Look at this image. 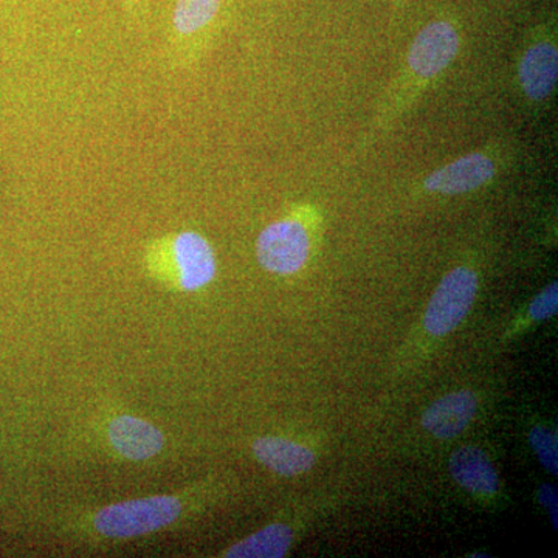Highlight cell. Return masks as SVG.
I'll use <instances>...</instances> for the list:
<instances>
[{
	"mask_svg": "<svg viewBox=\"0 0 558 558\" xmlns=\"http://www.w3.org/2000/svg\"><path fill=\"white\" fill-rule=\"evenodd\" d=\"M450 473L459 486L472 494L484 497L497 494V470L478 447L465 446L454 451L450 458Z\"/></svg>",
	"mask_w": 558,
	"mask_h": 558,
	"instance_id": "obj_12",
	"label": "cell"
},
{
	"mask_svg": "<svg viewBox=\"0 0 558 558\" xmlns=\"http://www.w3.org/2000/svg\"><path fill=\"white\" fill-rule=\"evenodd\" d=\"M461 31L453 21L428 22L414 36L391 83L380 97L366 132V140H376L395 128L416 106L440 76L446 75L461 50Z\"/></svg>",
	"mask_w": 558,
	"mask_h": 558,
	"instance_id": "obj_1",
	"label": "cell"
},
{
	"mask_svg": "<svg viewBox=\"0 0 558 558\" xmlns=\"http://www.w3.org/2000/svg\"><path fill=\"white\" fill-rule=\"evenodd\" d=\"M508 163V148L502 143H488L422 175L416 189L418 194L428 197L478 193L498 180Z\"/></svg>",
	"mask_w": 558,
	"mask_h": 558,
	"instance_id": "obj_6",
	"label": "cell"
},
{
	"mask_svg": "<svg viewBox=\"0 0 558 558\" xmlns=\"http://www.w3.org/2000/svg\"><path fill=\"white\" fill-rule=\"evenodd\" d=\"M478 402L470 391L450 392L436 400L424 416L422 427L438 439H453L469 427L475 417Z\"/></svg>",
	"mask_w": 558,
	"mask_h": 558,
	"instance_id": "obj_10",
	"label": "cell"
},
{
	"mask_svg": "<svg viewBox=\"0 0 558 558\" xmlns=\"http://www.w3.org/2000/svg\"><path fill=\"white\" fill-rule=\"evenodd\" d=\"M515 81L529 112L539 116L549 109L558 84L556 22H542L529 31L517 60Z\"/></svg>",
	"mask_w": 558,
	"mask_h": 558,
	"instance_id": "obj_4",
	"label": "cell"
},
{
	"mask_svg": "<svg viewBox=\"0 0 558 558\" xmlns=\"http://www.w3.org/2000/svg\"><path fill=\"white\" fill-rule=\"evenodd\" d=\"M252 450L260 464L286 478L303 475L315 464L314 451L278 436H264L256 439Z\"/></svg>",
	"mask_w": 558,
	"mask_h": 558,
	"instance_id": "obj_11",
	"label": "cell"
},
{
	"mask_svg": "<svg viewBox=\"0 0 558 558\" xmlns=\"http://www.w3.org/2000/svg\"><path fill=\"white\" fill-rule=\"evenodd\" d=\"M558 310V282H550L549 286H546L542 292L535 295V299L531 301L529 304V315H531L532 319H537V322H542V319L553 318L554 315L557 314Z\"/></svg>",
	"mask_w": 558,
	"mask_h": 558,
	"instance_id": "obj_15",
	"label": "cell"
},
{
	"mask_svg": "<svg viewBox=\"0 0 558 558\" xmlns=\"http://www.w3.org/2000/svg\"><path fill=\"white\" fill-rule=\"evenodd\" d=\"M529 442H531L532 449L537 454L543 468L553 473L554 476H557L558 449L556 433L538 425V427L532 428L531 435H529Z\"/></svg>",
	"mask_w": 558,
	"mask_h": 558,
	"instance_id": "obj_14",
	"label": "cell"
},
{
	"mask_svg": "<svg viewBox=\"0 0 558 558\" xmlns=\"http://www.w3.org/2000/svg\"><path fill=\"white\" fill-rule=\"evenodd\" d=\"M319 213L312 205H300L281 219L269 223L256 241V258L269 274H299L310 263L312 229L317 226Z\"/></svg>",
	"mask_w": 558,
	"mask_h": 558,
	"instance_id": "obj_5",
	"label": "cell"
},
{
	"mask_svg": "<svg viewBox=\"0 0 558 558\" xmlns=\"http://www.w3.org/2000/svg\"><path fill=\"white\" fill-rule=\"evenodd\" d=\"M231 0H178L172 11L170 53L179 68L197 64L229 16Z\"/></svg>",
	"mask_w": 558,
	"mask_h": 558,
	"instance_id": "obj_7",
	"label": "cell"
},
{
	"mask_svg": "<svg viewBox=\"0 0 558 558\" xmlns=\"http://www.w3.org/2000/svg\"><path fill=\"white\" fill-rule=\"evenodd\" d=\"M106 435L116 453L134 462L148 461L165 447V436L160 428L131 414H119L110 418Z\"/></svg>",
	"mask_w": 558,
	"mask_h": 558,
	"instance_id": "obj_9",
	"label": "cell"
},
{
	"mask_svg": "<svg viewBox=\"0 0 558 558\" xmlns=\"http://www.w3.org/2000/svg\"><path fill=\"white\" fill-rule=\"evenodd\" d=\"M538 499L546 509H548L550 520H553L554 527L557 529V515H558V497L557 488L549 486V484H543L538 488Z\"/></svg>",
	"mask_w": 558,
	"mask_h": 558,
	"instance_id": "obj_16",
	"label": "cell"
},
{
	"mask_svg": "<svg viewBox=\"0 0 558 558\" xmlns=\"http://www.w3.org/2000/svg\"><path fill=\"white\" fill-rule=\"evenodd\" d=\"M126 2H132V0H126Z\"/></svg>",
	"mask_w": 558,
	"mask_h": 558,
	"instance_id": "obj_17",
	"label": "cell"
},
{
	"mask_svg": "<svg viewBox=\"0 0 558 558\" xmlns=\"http://www.w3.org/2000/svg\"><path fill=\"white\" fill-rule=\"evenodd\" d=\"M293 543V531L284 523L269 524L223 553L227 558H281Z\"/></svg>",
	"mask_w": 558,
	"mask_h": 558,
	"instance_id": "obj_13",
	"label": "cell"
},
{
	"mask_svg": "<svg viewBox=\"0 0 558 558\" xmlns=\"http://www.w3.org/2000/svg\"><path fill=\"white\" fill-rule=\"evenodd\" d=\"M478 274L469 266H458L440 279L425 311L424 325L433 337H444L468 317L478 295Z\"/></svg>",
	"mask_w": 558,
	"mask_h": 558,
	"instance_id": "obj_8",
	"label": "cell"
},
{
	"mask_svg": "<svg viewBox=\"0 0 558 558\" xmlns=\"http://www.w3.org/2000/svg\"><path fill=\"white\" fill-rule=\"evenodd\" d=\"M186 502L189 498L183 495H154L113 502L92 513L90 526L105 539L146 537L174 526L185 515Z\"/></svg>",
	"mask_w": 558,
	"mask_h": 558,
	"instance_id": "obj_3",
	"label": "cell"
},
{
	"mask_svg": "<svg viewBox=\"0 0 558 558\" xmlns=\"http://www.w3.org/2000/svg\"><path fill=\"white\" fill-rule=\"evenodd\" d=\"M143 266L154 281L178 292H197L218 275L215 248L199 231L165 234L146 245Z\"/></svg>",
	"mask_w": 558,
	"mask_h": 558,
	"instance_id": "obj_2",
	"label": "cell"
}]
</instances>
